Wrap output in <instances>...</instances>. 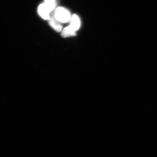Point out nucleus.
Returning <instances> with one entry per match:
<instances>
[{
  "mask_svg": "<svg viewBox=\"0 0 157 157\" xmlns=\"http://www.w3.org/2000/svg\"><path fill=\"white\" fill-rule=\"evenodd\" d=\"M54 17L61 23H66L70 21L72 15L70 11L63 7H58L54 10Z\"/></svg>",
  "mask_w": 157,
  "mask_h": 157,
  "instance_id": "obj_1",
  "label": "nucleus"
},
{
  "mask_svg": "<svg viewBox=\"0 0 157 157\" xmlns=\"http://www.w3.org/2000/svg\"><path fill=\"white\" fill-rule=\"evenodd\" d=\"M38 12L40 17L45 20H49L52 17L51 16L52 11L44 3H42L39 5L38 7Z\"/></svg>",
  "mask_w": 157,
  "mask_h": 157,
  "instance_id": "obj_2",
  "label": "nucleus"
},
{
  "mask_svg": "<svg viewBox=\"0 0 157 157\" xmlns=\"http://www.w3.org/2000/svg\"><path fill=\"white\" fill-rule=\"evenodd\" d=\"M61 36L63 38L75 36H76V31L69 25L63 29L61 32Z\"/></svg>",
  "mask_w": 157,
  "mask_h": 157,
  "instance_id": "obj_5",
  "label": "nucleus"
},
{
  "mask_svg": "<svg viewBox=\"0 0 157 157\" xmlns=\"http://www.w3.org/2000/svg\"><path fill=\"white\" fill-rule=\"evenodd\" d=\"M44 3L52 12L56 9V0H45Z\"/></svg>",
  "mask_w": 157,
  "mask_h": 157,
  "instance_id": "obj_6",
  "label": "nucleus"
},
{
  "mask_svg": "<svg viewBox=\"0 0 157 157\" xmlns=\"http://www.w3.org/2000/svg\"><path fill=\"white\" fill-rule=\"evenodd\" d=\"M48 23H49V25L55 30L56 32H62L63 30V25H62V23L59 22L54 16H52L50 19L49 20Z\"/></svg>",
  "mask_w": 157,
  "mask_h": 157,
  "instance_id": "obj_4",
  "label": "nucleus"
},
{
  "mask_svg": "<svg viewBox=\"0 0 157 157\" xmlns=\"http://www.w3.org/2000/svg\"><path fill=\"white\" fill-rule=\"evenodd\" d=\"M81 21L80 18L76 14L72 15L70 21V26L75 31H77L80 28Z\"/></svg>",
  "mask_w": 157,
  "mask_h": 157,
  "instance_id": "obj_3",
  "label": "nucleus"
}]
</instances>
